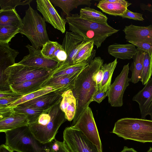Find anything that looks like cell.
I'll return each mask as SVG.
<instances>
[{
    "label": "cell",
    "instance_id": "cell-1",
    "mask_svg": "<svg viewBox=\"0 0 152 152\" xmlns=\"http://www.w3.org/2000/svg\"><path fill=\"white\" fill-rule=\"evenodd\" d=\"M103 62L104 60L100 57H95L77 77L72 90L77 104L76 113L72 123L75 122L84 110L89 106L94 95L99 90L95 76Z\"/></svg>",
    "mask_w": 152,
    "mask_h": 152
},
{
    "label": "cell",
    "instance_id": "cell-2",
    "mask_svg": "<svg viewBox=\"0 0 152 152\" xmlns=\"http://www.w3.org/2000/svg\"><path fill=\"white\" fill-rule=\"evenodd\" d=\"M61 102L44 111L28 126L34 137L42 143L47 144L54 140L59 127L67 120L60 108Z\"/></svg>",
    "mask_w": 152,
    "mask_h": 152
},
{
    "label": "cell",
    "instance_id": "cell-3",
    "mask_svg": "<svg viewBox=\"0 0 152 152\" xmlns=\"http://www.w3.org/2000/svg\"><path fill=\"white\" fill-rule=\"evenodd\" d=\"M112 133L125 140L152 142V120L125 118L115 123Z\"/></svg>",
    "mask_w": 152,
    "mask_h": 152
},
{
    "label": "cell",
    "instance_id": "cell-4",
    "mask_svg": "<svg viewBox=\"0 0 152 152\" xmlns=\"http://www.w3.org/2000/svg\"><path fill=\"white\" fill-rule=\"evenodd\" d=\"M5 144L17 152H51L52 142L44 144L37 140L28 126L6 132Z\"/></svg>",
    "mask_w": 152,
    "mask_h": 152
},
{
    "label": "cell",
    "instance_id": "cell-5",
    "mask_svg": "<svg viewBox=\"0 0 152 152\" xmlns=\"http://www.w3.org/2000/svg\"><path fill=\"white\" fill-rule=\"evenodd\" d=\"M55 70L30 67L15 63L0 73V91L11 90L9 87L11 85L38 79L47 76Z\"/></svg>",
    "mask_w": 152,
    "mask_h": 152
},
{
    "label": "cell",
    "instance_id": "cell-6",
    "mask_svg": "<svg viewBox=\"0 0 152 152\" xmlns=\"http://www.w3.org/2000/svg\"><path fill=\"white\" fill-rule=\"evenodd\" d=\"M29 5V8L22 19L23 25L20 29V33L28 39L32 46L36 49H40L50 41L45 21L37 11Z\"/></svg>",
    "mask_w": 152,
    "mask_h": 152
},
{
    "label": "cell",
    "instance_id": "cell-7",
    "mask_svg": "<svg viewBox=\"0 0 152 152\" xmlns=\"http://www.w3.org/2000/svg\"><path fill=\"white\" fill-rule=\"evenodd\" d=\"M80 131L97 148L98 152H103L99 132L91 108H85L77 119L70 126Z\"/></svg>",
    "mask_w": 152,
    "mask_h": 152
},
{
    "label": "cell",
    "instance_id": "cell-8",
    "mask_svg": "<svg viewBox=\"0 0 152 152\" xmlns=\"http://www.w3.org/2000/svg\"><path fill=\"white\" fill-rule=\"evenodd\" d=\"M64 145L67 152H98L97 148L80 131L71 126L63 133Z\"/></svg>",
    "mask_w": 152,
    "mask_h": 152
},
{
    "label": "cell",
    "instance_id": "cell-9",
    "mask_svg": "<svg viewBox=\"0 0 152 152\" xmlns=\"http://www.w3.org/2000/svg\"><path fill=\"white\" fill-rule=\"evenodd\" d=\"M129 63L124 65L120 74L110 86L107 96L108 102L111 106L120 107L123 105L124 94L129 85Z\"/></svg>",
    "mask_w": 152,
    "mask_h": 152
},
{
    "label": "cell",
    "instance_id": "cell-10",
    "mask_svg": "<svg viewBox=\"0 0 152 152\" xmlns=\"http://www.w3.org/2000/svg\"><path fill=\"white\" fill-rule=\"evenodd\" d=\"M29 121L25 114L14 111L13 107L0 108V132H6L28 126Z\"/></svg>",
    "mask_w": 152,
    "mask_h": 152
},
{
    "label": "cell",
    "instance_id": "cell-11",
    "mask_svg": "<svg viewBox=\"0 0 152 152\" xmlns=\"http://www.w3.org/2000/svg\"><path fill=\"white\" fill-rule=\"evenodd\" d=\"M26 47L29 54L25 56L18 64L30 67L44 68L53 71L58 67L59 64L57 61L45 57L41 49H37L29 44Z\"/></svg>",
    "mask_w": 152,
    "mask_h": 152
},
{
    "label": "cell",
    "instance_id": "cell-12",
    "mask_svg": "<svg viewBox=\"0 0 152 152\" xmlns=\"http://www.w3.org/2000/svg\"><path fill=\"white\" fill-rule=\"evenodd\" d=\"M37 8L42 14L45 21L51 24L62 33L66 31V19L58 14L49 0H37Z\"/></svg>",
    "mask_w": 152,
    "mask_h": 152
},
{
    "label": "cell",
    "instance_id": "cell-13",
    "mask_svg": "<svg viewBox=\"0 0 152 152\" xmlns=\"http://www.w3.org/2000/svg\"><path fill=\"white\" fill-rule=\"evenodd\" d=\"M66 22L95 31L103 36L107 37L115 34L119 30L115 29L109 24L104 25L81 18L77 14L66 17Z\"/></svg>",
    "mask_w": 152,
    "mask_h": 152
},
{
    "label": "cell",
    "instance_id": "cell-14",
    "mask_svg": "<svg viewBox=\"0 0 152 152\" xmlns=\"http://www.w3.org/2000/svg\"><path fill=\"white\" fill-rule=\"evenodd\" d=\"M132 100L139 104L141 118L145 119L147 115H149L152 120V78L134 96Z\"/></svg>",
    "mask_w": 152,
    "mask_h": 152
},
{
    "label": "cell",
    "instance_id": "cell-15",
    "mask_svg": "<svg viewBox=\"0 0 152 152\" xmlns=\"http://www.w3.org/2000/svg\"><path fill=\"white\" fill-rule=\"evenodd\" d=\"M62 98V94L55 91L18 106L33 108L44 111L61 102Z\"/></svg>",
    "mask_w": 152,
    "mask_h": 152
},
{
    "label": "cell",
    "instance_id": "cell-16",
    "mask_svg": "<svg viewBox=\"0 0 152 152\" xmlns=\"http://www.w3.org/2000/svg\"><path fill=\"white\" fill-rule=\"evenodd\" d=\"M123 31L125 38L128 42L132 41H141L152 45V25L147 26H136L131 24L126 26Z\"/></svg>",
    "mask_w": 152,
    "mask_h": 152
},
{
    "label": "cell",
    "instance_id": "cell-17",
    "mask_svg": "<svg viewBox=\"0 0 152 152\" xmlns=\"http://www.w3.org/2000/svg\"><path fill=\"white\" fill-rule=\"evenodd\" d=\"M80 72L71 75L58 76H52L42 84V87H51L56 90L57 92L62 94L67 91L72 90L75 80Z\"/></svg>",
    "mask_w": 152,
    "mask_h": 152
},
{
    "label": "cell",
    "instance_id": "cell-18",
    "mask_svg": "<svg viewBox=\"0 0 152 152\" xmlns=\"http://www.w3.org/2000/svg\"><path fill=\"white\" fill-rule=\"evenodd\" d=\"M97 5L98 8L105 13L120 16L123 15L132 3L124 0H102Z\"/></svg>",
    "mask_w": 152,
    "mask_h": 152
},
{
    "label": "cell",
    "instance_id": "cell-19",
    "mask_svg": "<svg viewBox=\"0 0 152 152\" xmlns=\"http://www.w3.org/2000/svg\"><path fill=\"white\" fill-rule=\"evenodd\" d=\"M55 71L46 76L38 79L25 81L16 85H11L9 86L10 88L18 94L23 95L29 94L42 88V84L52 76Z\"/></svg>",
    "mask_w": 152,
    "mask_h": 152
},
{
    "label": "cell",
    "instance_id": "cell-20",
    "mask_svg": "<svg viewBox=\"0 0 152 152\" xmlns=\"http://www.w3.org/2000/svg\"><path fill=\"white\" fill-rule=\"evenodd\" d=\"M41 53L45 57L58 62L59 65L63 64L67 58L62 45L57 42L49 41L47 42L43 46Z\"/></svg>",
    "mask_w": 152,
    "mask_h": 152
},
{
    "label": "cell",
    "instance_id": "cell-21",
    "mask_svg": "<svg viewBox=\"0 0 152 152\" xmlns=\"http://www.w3.org/2000/svg\"><path fill=\"white\" fill-rule=\"evenodd\" d=\"M109 53L115 59L129 60L137 51L135 46L131 44H122L114 43L108 47Z\"/></svg>",
    "mask_w": 152,
    "mask_h": 152
},
{
    "label": "cell",
    "instance_id": "cell-22",
    "mask_svg": "<svg viewBox=\"0 0 152 152\" xmlns=\"http://www.w3.org/2000/svg\"><path fill=\"white\" fill-rule=\"evenodd\" d=\"M62 99L60 103V108L64 113L67 120L71 121L73 120L77 110V101L72 90H68L62 94Z\"/></svg>",
    "mask_w": 152,
    "mask_h": 152
},
{
    "label": "cell",
    "instance_id": "cell-23",
    "mask_svg": "<svg viewBox=\"0 0 152 152\" xmlns=\"http://www.w3.org/2000/svg\"><path fill=\"white\" fill-rule=\"evenodd\" d=\"M69 30L82 36L87 42L93 41L97 48L100 47L107 37L102 36L96 31L80 26L68 24Z\"/></svg>",
    "mask_w": 152,
    "mask_h": 152
},
{
    "label": "cell",
    "instance_id": "cell-24",
    "mask_svg": "<svg viewBox=\"0 0 152 152\" xmlns=\"http://www.w3.org/2000/svg\"><path fill=\"white\" fill-rule=\"evenodd\" d=\"M19 53L17 50L10 48L9 44L0 43V73L15 64V58Z\"/></svg>",
    "mask_w": 152,
    "mask_h": 152
},
{
    "label": "cell",
    "instance_id": "cell-25",
    "mask_svg": "<svg viewBox=\"0 0 152 152\" xmlns=\"http://www.w3.org/2000/svg\"><path fill=\"white\" fill-rule=\"evenodd\" d=\"M137 49V51L132 57L133 61L129 68V70L132 73L129 81L134 84L140 81L141 79L145 53L138 48Z\"/></svg>",
    "mask_w": 152,
    "mask_h": 152
},
{
    "label": "cell",
    "instance_id": "cell-26",
    "mask_svg": "<svg viewBox=\"0 0 152 152\" xmlns=\"http://www.w3.org/2000/svg\"><path fill=\"white\" fill-rule=\"evenodd\" d=\"M23 25L22 19L15 9L0 10V26H7L20 28Z\"/></svg>",
    "mask_w": 152,
    "mask_h": 152
},
{
    "label": "cell",
    "instance_id": "cell-27",
    "mask_svg": "<svg viewBox=\"0 0 152 152\" xmlns=\"http://www.w3.org/2000/svg\"><path fill=\"white\" fill-rule=\"evenodd\" d=\"M91 0H50L55 7L58 6L62 10L63 12L69 17L70 12L80 5H86L90 7Z\"/></svg>",
    "mask_w": 152,
    "mask_h": 152
},
{
    "label": "cell",
    "instance_id": "cell-28",
    "mask_svg": "<svg viewBox=\"0 0 152 152\" xmlns=\"http://www.w3.org/2000/svg\"><path fill=\"white\" fill-rule=\"evenodd\" d=\"M79 15L81 18L86 20L104 25L108 24L107 22L108 18L106 15L89 7L81 8Z\"/></svg>",
    "mask_w": 152,
    "mask_h": 152
},
{
    "label": "cell",
    "instance_id": "cell-29",
    "mask_svg": "<svg viewBox=\"0 0 152 152\" xmlns=\"http://www.w3.org/2000/svg\"><path fill=\"white\" fill-rule=\"evenodd\" d=\"M83 41H86L83 37L79 34L72 31H66L62 46L67 57L74 49Z\"/></svg>",
    "mask_w": 152,
    "mask_h": 152
},
{
    "label": "cell",
    "instance_id": "cell-30",
    "mask_svg": "<svg viewBox=\"0 0 152 152\" xmlns=\"http://www.w3.org/2000/svg\"><path fill=\"white\" fill-rule=\"evenodd\" d=\"M118 62L117 59L108 64H103L101 67L103 71V79L99 91H108L111 85V79L114 71Z\"/></svg>",
    "mask_w": 152,
    "mask_h": 152
},
{
    "label": "cell",
    "instance_id": "cell-31",
    "mask_svg": "<svg viewBox=\"0 0 152 152\" xmlns=\"http://www.w3.org/2000/svg\"><path fill=\"white\" fill-rule=\"evenodd\" d=\"M94 45L91 41L84 46L77 53L74 58L73 64H75L86 61L91 62L94 59L95 50H93Z\"/></svg>",
    "mask_w": 152,
    "mask_h": 152
},
{
    "label": "cell",
    "instance_id": "cell-32",
    "mask_svg": "<svg viewBox=\"0 0 152 152\" xmlns=\"http://www.w3.org/2000/svg\"><path fill=\"white\" fill-rule=\"evenodd\" d=\"M91 62L86 61L66 66L58 67L53 73L52 76L71 75L80 72Z\"/></svg>",
    "mask_w": 152,
    "mask_h": 152
},
{
    "label": "cell",
    "instance_id": "cell-33",
    "mask_svg": "<svg viewBox=\"0 0 152 152\" xmlns=\"http://www.w3.org/2000/svg\"><path fill=\"white\" fill-rule=\"evenodd\" d=\"M56 91L50 86L44 87L37 91L27 95H23L21 98L10 105L8 107H13L27 101L33 99L40 96L51 92Z\"/></svg>",
    "mask_w": 152,
    "mask_h": 152
},
{
    "label": "cell",
    "instance_id": "cell-34",
    "mask_svg": "<svg viewBox=\"0 0 152 152\" xmlns=\"http://www.w3.org/2000/svg\"><path fill=\"white\" fill-rule=\"evenodd\" d=\"M152 75V53H145L143 67L140 81L145 85L151 78Z\"/></svg>",
    "mask_w": 152,
    "mask_h": 152
},
{
    "label": "cell",
    "instance_id": "cell-35",
    "mask_svg": "<svg viewBox=\"0 0 152 152\" xmlns=\"http://www.w3.org/2000/svg\"><path fill=\"white\" fill-rule=\"evenodd\" d=\"M13 108L15 111L24 114L27 116L29 125L35 121L44 111L36 108L18 106Z\"/></svg>",
    "mask_w": 152,
    "mask_h": 152
},
{
    "label": "cell",
    "instance_id": "cell-36",
    "mask_svg": "<svg viewBox=\"0 0 152 152\" xmlns=\"http://www.w3.org/2000/svg\"><path fill=\"white\" fill-rule=\"evenodd\" d=\"M20 29L18 27L0 26V43L9 44L12 38L20 33Z\"/></svg>",
    "mask_w": 152,
    "mask_h": 152
},
{
    "label": "cell",
    "instance_id": "cell-37",
    "mask_svg": "<svg viewBox=\"0 0 152 152\" xmlns=\"http://www.w3.org/2000/svg\"><path fill=\"white\" fill-rule=\"evenodd\" d=\"M32 0H0L1 10L15 9L18 5H29Z\"/></svg>",
    "mask_w": 152,
    "mask_h": 152
},
{
    "label": "cell",
    "instance_id": "cell-38",
    "mask_svg": "<svg viewBox=\"0 0 152 152\" xmlns=\"http://www.w3.org/2000/svg\"><path fill=\"white\" fill-rule=\"evenodd\" d=\"M90 41L86 42L83 41L79 44L70 52L69 55L67 56L66 61L63 64L59 65L58 66H66L73 64V60L76 55L78 52L84 46L88 44Z\"/></svg>",
    "mask_w": 152,
    "mask_h": 152
},
{
    "label": "cell",
    "instance_id": "cell-39",
    "mask_svg": "<svg viewBox=\"0 0 152 152\" xmlns=\"http://www.w3.org/2000/svg\"><path fill=\"white\" fill-rule=\"evenodd\" d=\"M129 42L144 52L149 53H152V45L150 44L145 42L137 41H130Z\"/></svg>",
    "mask_w": 152,
    "mask_h": 152
},
{
    "label": "cell",
    "instance_id": "cell-40",
    "mask_svg": "<svg viewBox=\"0 0 152 152\" xmlns=\"http://www.w3.org/2000/svg\"><path fill=\"white\" fill-rule=\"evenodd\" d=\"M123 19L128 18L136 20L142 21L144 19L141 13L132 12L127 9L124 13L120 16Z\"/></svg>",
    "mask_w": 152,
    "mask_h": 152
},
{
    "label": "cell",
    "instance_id": "cell-41",
    "mask_svg": "<svg viewBox=\"0 0 152 152\" xmlns=\"http://www.w3.org/2000/svg\"><path fill=\"white\" fill-rule=\"evenodd\" d=\"M22 96L0 98V108L8 107L10 105L20 99Z\"/></svg>",
    "mask_w": 152,
    "mask_h": 152
},
{
    "label": "cell",
    "instance_id": "cell-42",
    "mask_svg": "<svg viewBox=\"0 0 152 152\" xmlns=\"http://www.w3.org/2000/svg\"><path fill=\"white\" fill-rule=\"evenodd\" d=\"M108 91H101L99 90H98L94 95L92 102L94 101L98 103H100L107 96Z\"/></svg>",
    "mask_w": 152,
    "mask_h": 152
},
{
    "label": "cell",
    "instance_id": "cell-43",
    "mask_svg": "<svg viewBox=\"0 0 152 152\" xmlns=\"http://www.w3.org/2000/svg\"><path fill=\"white\" fill-rule=\"evenodd\" d=\"M23 96V95L15 93L12 91L11 90H0V98L22 96Z\"/></svg>",
    "mask_w": 152,
    "mask_h": 152
},
{
    "label": "cell",
    "instance_id": "cell-44",
    "mask_svg": "<svg viewBox=\"0 0 152 152\" xmlns=\"http://www.w3.org/2000/svg\"><path fill=\"white\" fill-rule=\"evenodd\" d=\"M103 74V71L100 67L95 75L96 82L97 88L99 90H100L101 83L102 80Z\"/></svg>",
    "mask_w": 152,
    "mask_h": 152
},
{
    "label": "cell",
    "instance_id": "cell-45",
    "mask_svg": "<svg viewBox=\"0 0 152 152\" xmlns=\"http://www.w3.org/2000/svg\"><path fill=\"white\" fill-rule=\"evenodd\" d=\"M0 152H14L5 144H2L0 146Z\"/></svg>",
    "mask_w": 152,
    "mask_h": 152
},
{
    "label": "cell",
    "instance_id": "cell-46",
    "mask_svg": "<svg viewBox=\"0 0 152 152\" xmlns=\"http://www.w3.org/2000/svg\"><path fill=\"white\" fill-rule=\"evenodd\" d=\"M120 152H137L134 148H128L126 146H124L123 150Z\"/></svg>",
    "mask_w": 152,
    "mask_h": 152
},
{
    "label": "cell",
    "instance_id": "cell-47",
    "mask_svg": "<svg viewBox=\"0 0 152 152\" xmlns=\"http://www.w3.org/2000/svg\"><path fill=\"white\" fill-rule=\"evenodd\" d=\"M146 10L152 12V4H148L146 7Z\"/></svg>",
    "mask_w": 152,
    "mask_h": 152
},
{
    "label": "cell",
    "instance_id": "cell-48",
    "mask_svg": "<svg viewBox=\"0 0 152 152\" xmlns=\"http://www.w3.org/2000/svg\"><path fill=\"white\" fill-rule=\"evenodd\" d=\"M147 152H152V148L150 147Z\"/></svg>",
    "mask_w": 152,
    "mask_h": 152
}]
</instances>
